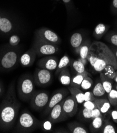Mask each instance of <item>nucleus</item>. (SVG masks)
Instances as JSON below:
<instances>
[{
    "label": "nucleus",
    "mask_w": 117,
    "mask_h": 133,
    "mask_svg": "<svg viewBox=\"0 0 117 133\" xmlns=\"http://www.w3.org/2000/svg\"><path fill=\"white\" fill-rule=\"evenodd\" d=\"M1 17H0V21H1Z\"/></svg>",
    "instance_id": "obj_47"
},
{
    "label": "nucleus",
    "mask_w": 117,
    "mask_h": 133,
    "mask_svg": "<svg viewBox=\"0 0 117 133\" xmlns=\"http://www.w3.org/2000/svg\"><path fill=\"white\" fill-rule=\"evenodd\" d=\"M57 51V48L55 46L50 43L42 44L37 48V51L41 55H52L54 54Z\"/></svg>",
    "instance_id": "obj_13"
},
{
    "label": "nucleus",
    "mask_w": 117,
    "mask_h": 133,
    "mask_svg": "<svg viewBox=\"0 0 117 133\" xmlns=\"http://www.w3.org/2000/svg\"><path fill=\"white\" fill-rule=\"evenodd\" d=\"M93 85V81L90 77L87 76L84 78L82 81L80 88L84 90H88L91 88Z\"/></svg>",
    "instance_id": "obj_30"
},
{
    "label": "nucleus",
    "mask_w": 117,
    "mask_h": 133,
    "mask_svg": "<svg viewBox=\"0 0 117 133\" xmlns=\"http://www.w3.org/2000/svg\"><path fill=\"white\" fill-rule=\"evenodd\" d=\"M12 28L11 22L6 18H1L0 21V30L4 32H9Z\"/></svg>",
    "instance_id": "obj_24"
},
{
    "label": "nucleus",
    "mask_w": 117,
    "mask_h": 133,
    "mask_svg": "<svg viewBox=\"0 0 117 133\" xmlns=\"http://www.w3.org/2000/svg\"><path fill=\"white\" fill-rule=\"evenodd\" d=\"M111 116L113 122L115 123H117V110H112L111 111Z\"/></svg>",
    "instance_id": "obj_38"
},
{
    "label": "nucleus",
    "mask_w": 117,
    "mask_h": 133,
    "mask_svg": "<svg viewBox=\"0 0 117 133\" xmlns=\"http://www.w3.org/2000/svg\"><path fill=\"white\" fill-rule=\"evenodd\" d=\"M97 105V107L100 110L102 114L108 112L111 108V104L108 99L105 98H95L93 101Z\"/></svg>",
    "instance_id": "obj_14"
},
{
    "label": "nucleus",
    "mask_w": 117,
    "mask_h": 133,
    "mask_svg": "<svg viewBox=\"0 0 117 133\" xmlns=\"http://www.w3.org/2000/svg\"><path fill=\"white\" fill-rule=\"evenodd\" d=\"M71 1V0H63V1L65 3H68L70 1Z\"/></svg>",
    "instance_id": "obj_43"
},
{
    "label": "nucleus",
    "mask_w": 117,
    "mask_h": 133,
    "mask_svg": "<svg viewBox=\"0 0 117 133\" xmlns=\"http://www.w3.org/2000/svg\"><path fill=\"white\" fill-rule=\"evenodd\" d=\"M103 117V116H102V114L100 111V110L98 108H97L93 110V119H94L96 117Z\"/></svg>",
    "instance_id": "obj_37"
},
{
    "label": "nucleus",
    "mask_w": 117,
    "mask_h": 133,
    "mask_svg": "<svg viewBox=\"0 0 117 133\" xmlns=\"http://www.w3.org/2000/svg\"><path fill=\"white\" fill-rule=\"evenodd\" d=\"M113 80L117 83V71H115V76L114 77V78H113Z\"/></svg>",
    "instance_id": "obj_42"
},
{
    "label": "nucleus",
    "mask_w": 117,
    "mask_h": 133,
    "mask_svg": "<svg viewBox=\"0 0 117 133\" xmlns=\"http://www.w3.org/2000/svg\"><path fill=\"white\" fill-rule=\"evenodd\" d=\"M100 132L102 133H115L116 131L113 125L109 123H106L103 124L101 130H100Z\"/></svg>",
    "instance_id": "obj_29"
},
{
    "label": "nucleus",
    "mask_w": 117,
    "mask_h": 133,
    "mask_svg": "<svg viewBox=\"0 0 117 133\" xmlns=\"http://www.w3.org/2000/svg\"><path fill=\"white\" fill-rule=\"evenodd\" d=\"M37 65L40 68L51 71L56 70L58 67V61L57 59L53 57H46L39 61Z\"/></svg>",
    "instance_id": "obj_11"
},
{
    "label": "nucleus",
    "mask_w": 117,
    "mask_h": 133,
    "mask_svg": "<svg viewBox=\"0 0 117 133\" xmlns=\"http://www.w3.org/2000/svg\"><path fill=\"white\" fill-rule=\"evenodd\" d=\"M87 59L97 72H103L108 66L117 70L115 56L109 47L102 42H94L90 46Z\"/></svg>",
    "instance_id": "obj_1"
},
{
    "label": "nucleus",
    "mask_w": 117,
    "mask_h": 133,
    "mask_svg": "<svg viewBox=\"0 0 117 133\" xmlns=\"http://www.w3.org/2000/svg\"><path fill=\"white\" fill-rule=\"evenodd\" d=\"M35 59V54H30L29 52L25 53L22 55L20 58L21 64L24 67L31 66L34 63Z\"/></svg>",
    "instance_id": "obj_20"
},
{
    "label": "nucleus",
    "mask_w": 117,
    "mask_h": 133,
    "mask_svg": "<svg viewBox=\"0 0 117 133\" xmlns=\"http://www.w3.org/2000/svg\"><path fill=\"white\" fill-rule=\"evenodd\" d=\"M113 6L117 9V0H113V2H112Z\"/></svg>",
    "instance_id": "obj_41"
},
{
    "label": "nucleus",
    "mask_w": 117,
    "mask_h": 133,
    "mask_svg": "<svg viewBox=\"0 0 117 133\" xmlns=\"http://www.w3.org/2000/svg\"><path fill=\"white\" fill-rule=\"evenodd\" d=\"M107 28L105 24L103 23H99L96 25L95 29V34L98 36H101L106 31Z\"/></svg>",
    "instance_id": "obj_31"
},
{
    "label": "nucleus",
    "mask_w": 117,
    "mask_h": 133,
    "mask_svg": "<svg viewBox=\"0 0 117 133\" xmlns=\"http://www.w3.org/2000/svg\"><path fill=\"white\" fill-rule=\"evenodd\" d=\"M72 67L77 74L82 73L85 71V65L79 60L74 61L72 64Z\"/></svg>",
    "instance_id": "obj_26"
},
{
    "label": "nucleus",
    "mask_w": 117,
    "mask_h": 133,
    "mask_svg": "<svg viewBox=\"0 0 117 133\" xmlns=\"http://www.w3.org/2000/svg\"><path fill=\"white\" fill-rule=\"evenodd\" d=\"M33 80L36 85L39 87H46L49 85L52 81V76L50 71L42 68L35 70Z\"/></svg>",
    "instance_id": "obj_6"
},
{
    "label": "nucleus",
    "mask_w": 117,
    "mask_h": 133,
    "mask_svg": "<svg viewBox=\"0 0 117 133\" xmlns=\"http://www.w3.org/2000/svg\"><path fill=\"white\" fill-rule=\"evenodd\" d=\"M69 130L71 133H88V131L81 124L77 122H72L68 125Z\"/></svg>",
    "instance_id": "obj_18"
},
{
    "label": "nucleus",
    "mask_w": 117,
    "mask_h": 133,
    "mask_svg": "<svg viewBox=\"0 0 117 133\" xmlns=\"http://www.w3.org/2000/svg\"><path fill=\"white\" fill-rule=\"evenodd\" d=\"M40 36L42 39L50 44H57L59 42L58 36L55 32L49 29L42 30Z\"/></svg>",
    "instance_id": "obj_12"
},
{
    "label": "nucleus",
    "mask_w": 117,
    "mask_h": 133,
    "mask_svg": "<svg viewBox=\"0 0 117 133\" xmlns=\"http://www.w3.org/2000/svg\"><path fill=\"white\" fill-rule=\"evenodd\" d=\"M92 93L95 97H101L105 95L106 91L104 89L101 82H99L96 84L92 90Z\"/></svg>",
    "instance_id": "obj_25"
},
{
    "label": "nucleus",
    "mask_w": 117,
    "mask_h": 133,
    "mask_svg": "<svg viewBox=\"0 0 117 133\" xmlns=\"http://www.w3.org/2000/svg\"><path fill=\"white\" fill-rule=\"evenodd\" d=\"M41 123L27 109L22 110L18 117L14 132L28 133L40 128Z\"/></svg>",
    "instance_id": "obj_3"
},
{
    "label": "nucleus",
    "mask_w": 117,
    "mask_h": 133,
    "mask_svg": "<svg viewBox=\"0 0 117 133\" xmlns=\"http://www.w3.org/2000/svg\"><path fill=\"white\" fill-rule=\"evenodd\" d=\"M79 116L86 120H92L93 119V110H90L83 108L79 113Z\"/></svg>",
    "instance_id": "obj_28"
},
{
    "label": "nucleus",
    "mask_w": 117,
    "mask_h": 133,
    "mask_svg": "<svg viewBox=\"0 0 117 133\" xmlns=\"http://www.w3.org/2000/svg\"><path fill=\"white\" fill-rule=\"evenodd\" d=\"M18 60V55L15 51L7 52L1 60V65L4 69H12L16 65Z\"/></svg>",
    "instance_id": "obj_10"
},
{
    "label": "nucleus",
    "mask_w": 117,
    "mask_h": 133,
    "mask_svg": "<svg viewBox=\"0 0 117 133\" xmlns=\"http://www.w3.org/2000/svg\"><path fill=\"white\" fill-rule=\"evenodd\" d=\"M59 80L63 85H70L71 83V77L68 68L63 69L59 74Z\"/></svg>",
    "instance_id": "obj_15"
},
{
    "label": "nucleus",
    "mask_w": 117,
    "mask_h": 133,
    "mask_svg": "<svg viewBox=\"0 0 117 133\" xmlns=\"http://www.w3.org/2000/svg\"><path fill=\"white\" fill-rule=\"evenodd\" d=\"M2 88H1V87H0V95L1 94V93H2Z\"/></svg>",
    "instance_id": "obj_44"
},
{
    "label": "nucleus",
    "mask_w": 117,
    "mask_h": 133,
    "mask_svg": "<svg viewBox=\"0 0 117 133\" xmlns=\"http://www.w3.org/2000/svg\"><path fill=\"white\" fill-rule=\"evenodd\" d=\"M96 97L94 96L92 92L87 91L84 94V101H93Z\"/></svg>",
    "instance_id": "obj_35"
},
{
    "label": "nucleus",
    "mask_w": 117,
    "mask_h": 133,
    "mask_svg": "<svg viewBox=\"0 0 117 133\" xmlns=\"http://www.w3.org/2000/svg\"><path fill=\"white\" fill-rule=\"evenodd\" d=\"M78 60L80 61L82 64H83L85 66L87 64V63H88V61L87 60V58H85V59H83V58H79Z\"/></svg>",
    "instance_id": "obj_40"
},
{
    "label": "nucleus",
    "mask_w": 117,
    "mask_h": 133,
    "mask_svg": "<svg viewBox=\"0 0 117 133\" xmlns=\"http://www.w3.org/2000/svg\"><path fill=\"white\" fill-rule=\"evenodd\" d=\"M87 76H88V73L86 71L82 73L77 74L73 77H71L70 87L80 88L82 81Z\"/></svg>",
    "instance_id": "obj_17"
},
{
    "label": "nucleus",
    "mask_w": 117,
    "mask_h": 133,
    "mask_svg": "<svg viewBox=\"0 0 117 133\" xmlns=\"http://www.w3.org/2000/svg\"><path fill=\"white\" fill-rule=\"evenodd\" d=\"M49 93L45 91H35L30 100L32 109L38 111L45 108L50 100Z\"/></svg>",
    "instance_id": "obj_5"
},
{
    "label": "nucleus",
    "mask_w": 117,
    "mask_h": 133,
    "mask_svg": "<svg viewBox=\"0 0 117 133\" xmlns=\"http://www.w3.org/2000/svg\"><path fill=\"white\" fill-rule=\"evenodd\" d=\"M53 123L49 120L42 122L41 123L40 128L44 131H50L52 128Z\"/></svg>",
    "instance_id": "obj_33"
},
{
    "label": "nucleus",
    "mask_w": 117,
    "mask_h": 133,
    "mask_svg": "<svg viewBox=\"0 0 117 133\" xmlns=\"http://www.w3.org/2000/svg\"><path fill=\"white\" fill-rule=\"evenodd\" d=\"M63 109L68 117H73L77 111L78 103L71 95L68 96L63 100Z\"/></svg>",
    "instance_id": "obj_9"
},
{
    "label": "nucleus",
    "mask_w": 117,
    "mask_h": 133,
    "mask_svg": "<svg viewBox=\"0 0 117 133\" xmlns=\"http://www.w3.org/2000/svg\"><path fill=\"white\" fill-rule=\"evenodd\" d=\"M35 85L33 77L30 74H26L20 76L17 87L19 98L24 102L29 101L35 91Z\"/></svg>",
    "instance_id": "obj_4"
},
{
    "label": "nucleus",
    "mask_w": 117,
    "mask_h": 133,
    "mask_svg": "<svg viewBox=\"0 0 117 133\" xmlns=\"http://www.w3.org/2000/svg\"><path fill=\"white\" fill-rule=\"evenodd\" d=\"M20 39L17 36H12L10 38V43L12 46H16L19 42Z\"/></svg>",
    "instance_id": "obj_36"
},
{
    "label": "nucleus",
    "mask_w": 117,
    "mask_h": 133,
    "mask_svg": "<svg viewBox=\"0 0 117 133\" xmlns=\"http://www.w3.org/2000/svg\"><path fill=\"white\" fill-rule=\"evenodd\" d=\"M103 125V119L102 117H96L92 120L90 125V130L92 132L100 131Z\"/></svg>",
    "instance_id": "obj_19"
},
{
    "label": "nucleus",
    "mask_w": 117,
    "mask_h": 133,
    "mask_svg": "<svg viewBox=\"0 0 117 133\" xmlns=\"http://www.w3.org/2000/svg\"><path fill=\"white\" fill-rule=\"evenodd\" d=\"M100 79L103 87L105 89L107 94L111 91L112 89V84L111 81V79L107 77L102 72L100 73Z\"/></svg>",
    "instance_id": "obj_21"
},
{
    "label": "nucleus",
    "mask_w": 117,
    "mask_h": 133,
    "mask_svg": "<svg viewBox=\"0 0 117 133\" xmlns=\"http://www.w3.org/2000/svg\"><path fill=\"white\" fill-rule=\"evenodd\" d=\"M116 90H117V85H116Z\"/></svg>",
    "instance_id": "obj_46"
},
{
    "label": "nucleus",
    "mask_w": 117,
    "mask_h": 133,
    "mask_svg": "<svg viewBox=\"0 0 117 133\" xmlns=\"http://www.w3.org/2000/svg\"><path fill=\"white\" fill-rule=\"evenodd\" d=\"M89 47L86 45H84L82 46L79 48V54H80V58L83 59L87 58L89 53Z\"/></svg>",
    "instance_id": "obj_32"
},
{
    "label": "nucleus",
    "mask_w": 117,
    "mask_h": 133,
    "mask_svg": "<svg viewBox=\"0 0 117 133\" xmlns=\"http://www.w3.org/2000/svg\"><path fill=\"white\" fill-rule=\"evenodd\" d=\"M83 107L90 109V110H93L97 108V105L94 102V101H84L82 103Z\"/></svg>",
    "instance_id": "obj_34"
},
{
    "label": "nucleus",
    "mask_w": 117,
    "mask_h": 133,
    "mask_svg": "<svg viewBox=\"0 0 117 133\" xmlns=\"http://www.w3.org/2000/svg\"><path fill=\"white\" fill-rule=\"evenodd\" d=\"M69 91L71 95L76 100L78 104H81L84 101V94L79 88L70 87Z\"/></svg>",
    "instance_id": "obj_16"
},
{
    "label": "nucleus",
    "mask_w": 117,
    "mask_h": 133,
    "mask_svg": "<svg viewBox=\"0 0 117 133\" xmlns=\"http://www.w3.org/2000/svg\"><path fill=\"white\" fill-rule=\"evenodd\" d=\"M69 89H61L57 90L50 98L47 105L44 108V114L45 115H48L52 108L54 107L56 104L62 101L65 98H66L69 94Z\"/></svg>",
    "instance_id": "obj_7"
},
{
    "label": "nucleus",
    "mask_w": 117,
    "mask_h": 133,
    "mask_svg": "<svg viewBox=\"0 0 117 133\" xmlns=\"http://www.w3.org/2000/svg\"><path fill=\"white\" fill-rule=\"evenodd\" d=\"M110 42L112 44L117 46V35H113L111 37Z\"/></svg>",
    "instance_id": "obj_39"
},
{
    "label": "nucleus",
    "mask_w": 117,
    "mask_h": 133,
    "mask_svg": "<svg viewBox=\"0 0 117 133\" xmlns=\"http://www.w3.org/2000/svg\"><path fill=\"white\" fill-rule=\"evenodd\" d=\"M20 105L17 98L15 81H13L0 109V124L3 128L9 130L13 127L18 120Z\"/></svg>",
    "instance_id": "obj_2"
},
{
    "label": "nucleus",
    "mask_w": 117,
    "mask_h": 133,
    "mask_svg": "<svg viewBox=\"0 0 117 133\" xmlns=\"http://www.w3.org/2000/svg\"><path fill=\"white\" fill-rule=\"evenodd\" d=\"M70 64V59L68 56L64 55L62 57L58 63V67L56 69V75H58L60 72L64 68H67L68 66Z\"/></svg>",
    "instance_id": "obj_23"
},
{
    "label": "nucleus",
    "mask_w": 117,
    "mask_h": 133,
    "mask_svg": "<svg viewBox=\"0 0 117 133\" xmlns=\"http://www.w3.org/2000/svg\"><path fill=\"white\" fill-rule=\"evenodd\" d=\"M63 100L52 108L48 114V120L53 124L64 121L69 118L63 109Z\"/></svg>",
    "instance_id": "obj_8"
},
{
    "label": "nucleus",
    "mask_w": 117,
    "mask_h": 133,
    "mask_svg": "<svg viewBox=\"0 0 117 133\" xmlns=\"http://www.w3.org/2000/svg\"><path fill=\"white\" fill-rule=\"evenodd\" d=\"M82 43V36L81 34L76 32L72 35L70 38L71 46L75 48H79Z\"/></svg>",
    "instance_id": "obj_22"
},
{
    "label": "nucleus",
    "mask_w": 117,
    "mask_h": 133,
    "mask_svg": "<svg viewBox=\"0 0 117 133\" xmlns=\"http://www.w3.org/2000/svg\"><path fill=\"white\" fill-rule=\"evenodd\" d=\"M108 100L111 105L113 107L117 105V90L112 89L108 94Z\"/></svg>",
    "instance_id": "obj_27"
},
{
    "label": "nucleus",
    "mask_w": 117,
    "mask_h": 133,
    "mask_svg": "<svg viewBox=\"0 0 117 133\" xmlns=\"http://www.w3.org/2000/svg\"><path fill=\"white\" fill-rule=\"evenodd\" d=\"M115 57L116 58H117V50L116 51V52H115Z\"/></svg>",
    "instance_id": "obj_45"
}]
</instances>
